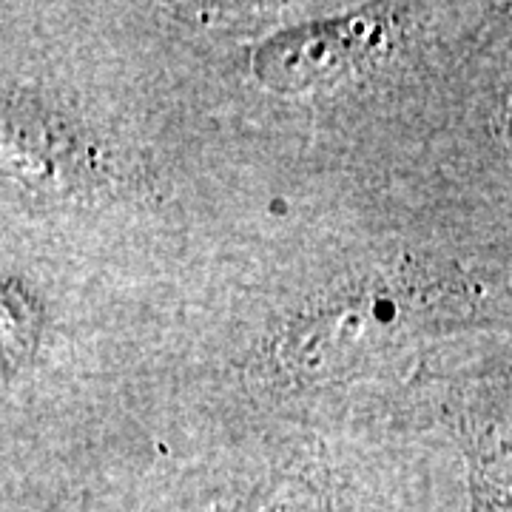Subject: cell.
I'll return each mask as SVG.
<instances>
[{"mask_svg":"<svg viewBox=\"0 0 512 512\" xmlns=\"http://www.w3.org/2000/svg\"><path fill=\"white\" fill-rule=\"evenodd\" d=\"M493 293L456 265L393 259L339 276L276 316L251 376L262 390L311 393L370 379L430 339L490 319Z\"/></svg>","mask_w":512,"mask_h":512,"instance_id":"1","label":"cell"},{"mask_svg":"<svg viewBox=\"0 0 512 512\" xmlns=\"http://www.w3.org/2000/svg\"><path fill=\"white\" fill-rule=\"evenodd\" d=\"M6 188L32 205H80L128 185L117 146L57 94L6 83L3 92Z\"/></svg>","mask_w":512,"mask_h":512,"instance_id":"2","label":"cell"},{"mask_svg":"<svg viewBox=\"0 0 512 512\" xmlns=\"http://www.w3.org/2000/svg\"><path fill=\"white\" fill-rule=\"evenodd\" d=\"M407 23L404 6H367L308 20L265 37L251 49L248 69L276 94L330 89L382 57Z\"/></svg>","mask_w":512,"mask_h":512,"instance_id":"3","label":"cell"},{"mask_svg":"<svg viewBox=\"0 0 512 512\" xmlns=\"http://www.w3.org/2000/svg\"><path fill=\"white\" fill-rule=\"evenodd\" d=\"M441 416L467 464V512H512V359L450 384Z\"/></svg>","mask_w":512,"mask_h":512,"instance_id":"4","label":"cell"},{"mask_svg":"<svg viewBox=\"0 0 512 512\" xmlns=\"http://www.w3.org/2000/svg\"><path fill=\"white\" fill-rule=\"evenodd\" d=\"M225 512H333L328 470L313 456H296L265 470Z\"/></svg>","mask_w":512,"mask_h":512,"instance_id":"5","label":"cell"},{"mask_svg":"<svg viewBox=\"0 0 512 512\" xmlns=\"http://www.w3.org/2000/svg\"><path fill=\"white\" fill-rule=\"evenodd\" d=\"M0 328H3V379L12 382L35 365L46 342L49 313L35 285L20 274H3L0 291Z\"/></svg>","mask_w":512,"mask_h":512,"instance_id":"6","label":"cell"},{"mask_svg":"<svg viewBox=\"0 0 512 512\" xmlns=\"http://www.w3.org/2000/svg\"><path fill=\"white\" fill-rule=\"evenodd\" d=\"M507 134H510V143H512V97H510V106H507Z\"/></svg>","mask_w":512,"mask_h":512,"instance_id":"7","label":"cell"}]
</instances>
